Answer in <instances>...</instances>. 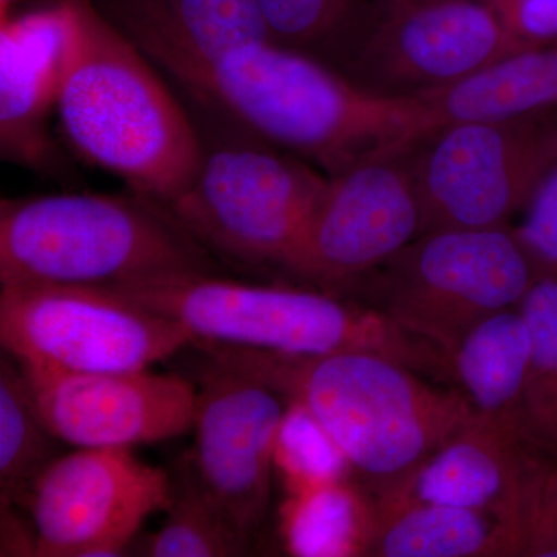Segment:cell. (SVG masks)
<instances>
[{
    "mask_svg": "<svg viewBox=\"0 0 557 557\" xmlns=\"http://www.w3.org/2000/svg\"><path fill=\"white\" fill-rule=\"evenodd\" d=\"M91 2L180 89H200L231 54L270 40L258 0Z\"/></svg>",
    "mask_w": 557,
    "mask_h": 557,
    "instance_id": "obj_16",
    "label": "cell"
},
{
    "mask_svg": "<svg viewBox=\"0 0 557 557\" xmlns=\"http://www.w3.org/2000/svg\"><path fill=\"white\" fill-rule=\"evenodd\" d=\"M171 498V475L131 449L78 448L54 457L20 505L35 530L36 557H109L126 555Z\"/></svg>",
    "mask_w": 557,
    "mask_h": 557,
    "instance_id": "obj_10",
    "label": "cell"
},
{
    "mask_svg": "<svg viewBox=\"0 0 557 557\" xmlns=\"http://www.w3.org/2000/svg\"><path fill=\"white\" fill-rule=\"evenodd\" d=\"M545 461L528 448L512 421L475 413L401 485L384 494L494 512L522 531L528 556V515Z\"/></svg>",
    "mask_w": 557,
    "mask_h": 557,
    "instance_id": "obj_15",
    "label": "cell"
},
{
    "mask_svg": "<svg viewBox=\"0 0 557 557\" xmlns=\"http://www.w3.org/2000/svg\"><path fill=\"white\" fill-rule=\"evenodd\" d=\"M270 42L339 73L372 24L375 0H258Z\"/></svg>",
    "mask_w": 557,
    "mask_h": 557,
    "instance_id": "obj_22",
    "label": "cell"
},
{
    "mask_svg": "<svg viewBox=\"0 0 557 557\" xmlns=\"http://www.w3.org/2000/svg\"><path fill=\"white\" fill-rule=\"evenodd\" d=\"M188 463L209 500L251 545L265 520L287 399L209 358L197 383Z\"/></svg>",
    "mask_w": 557,
    "mask_h": 557,
    "instance_id": "obj_13",
    "label": "cell"
},
{
    "mask_svg": "<svg viewBox=\"0 0 557 557\" xmlns=\"http://www.w3.org/2000/svg\"><path fill=\"white\" fill-rule=\"evenodd\" d=\"M368 556H527V539L494 512L381 494Z\"/></svg>",
    "mask_w": 557,
    "mask_h": 557,
    "instance_id": "obj_18",
    "label": "cell"
},
{
    "mask_svg": "<svg viewBox=\"0 0 557 557\" xmlns=\"http://www.w3.org/2000/svg\"><path fill=\"white\" fill-rule=\"evenodd\" d=\"M220 273L166 205L134 190L0 201V285L116 288Z\"/></svg>",
    "mask_w": 557,
    "mask_h": 557,
    "instance_id": "obj_4",
    "label": "cell"
},
{
    "mask_svg": "<svg viewBox=\"0 0 557 557\" xmlns=\"http://www.w3.org/2000/svg\"><path fill=\"white\" fill-rule=\"evenodd\" d=\"M556 153L557 110L442 124L412 149L421 234L504 228Z\"/></svg>",
    "mask_w": 557,
    "mask_h": 557,
    "instance_id": "obj_9",
    "label": "cell"
},
{
    "mask_svg": "<svg viewBox=\"0 0 557 557\" xmlns=\"http://www.w3.org/2000/svg\"><path fill=\"white\" fill-rule=\"evenodd\" d=\"M0 343L22 368L106 373L149 369L196 341L109 289L0 285Z\"/></svg>",
    "mask_w": 557,
    "mask_h": 557,
    "instance_id": "obj_8",
    "label": "cell"
},
{
    "mask_svg": "<svg viewBox=\"0 0 557 557\" xmlns=\"http://www.w3.org/2000/svg\"><path fill=\"white\" fill-rule=\"evenodd\" d=\"M536 528L542 542L557 555V465L549 463L542 478Z\"/></svg>",
    "mask_w": 557,
    "mask_h": 557,
    "instance_id": "obj_30",
    "label": "cell"
},
{
    "mask_svg": "<svg viewBox=\"0 0 557 557\" xmlns=\"http://www.w3.org/2000/svg\"><path fill=\"white\" fill-rule=\"evenodd\" d=\"M70 50L64 2L0 24V150L17 166L57 174L61 153L50 134Z\"/></svg>",
    "mask_w": 557,
    "mask_h": 557,
    "instance_id": "obj_17",
    "label": "cell"
},
{
    "mask_svg": "<svg viewBox=\"0 0 557 557\" xmlns=\"http://www.w3.org/2000/svg\"><path fill=\"white\" fill-rule=\"evenodd\" d=\"M24 370L51 434L75 448H126L193 431L199 391L174 373Z\"/></svg>",
    "mask_w": 557,
    "mask_h": 557,
    "instance_id": "obj_14",
    "label": "cell"
},
{
    "mask_svg": "<svg viewBox=\"0 0 557 557\" xmlns=\"http://www.w3.org/2000/svg\"><path fill=\"white\" fill-rule=\"evenodd\" d=\"M178 90L199 131L201 160L188 188L168 208L220 262L284 269L327 175L259 137L211 98Z\"/></svg>",
    "mask_w": 557,
    "mask_h": 557,
    "instance_id": "obj_5",
    "label": "cell"
},
{
    "mask_svg": "<svg viewBox=\"0 0 557 557\" xmlns=\"http://www.w3.org/2000/svg\"><path fill=\"white\" fill-rule=\"evenodd\" d=\"M197 347L309 410L373 496L401 485L475 416L460 391L432 386L416 369L375 351L285 357Z\"/></svg>",
    "mask_w": 557,
    "mask_h": 557,
    "instance_id": "obj_1",
    "label": "cell"
},
{
    "mask_svg": "<svg viewBox=\"0 0 557 557\" xmlns=\"http://www.w3.org/2000/svg\"><path fill=\"white\" fill-rule=\"evenodd\" d=\"M343 75L373 94L416 98L525 50L482 0H375Z\"/></svg>",
    "mask_w": 557,
    "mask_h": 557,
    "instance_id": "obj_11",
    "label": "cell"
},
{
    "mask_svg": "<svg viewBox=\"0 0 557 557\" xmlns=\"http://www.w3.org/2000/svg\"><path fill=\"white\" fill-rule=\"evenodd\" d=\"M530 350L525 318L512 307L469 329L446 354V368L475 413L516 424Z\"/></svg>",
    "mask_w": 557,
    "mask_h": 557,
    "instance_id": "obj_20",
    "label": "cell"
},
{
    "mask_svg": "<svg viewBox=\"0 0 557 557\" xmlns=\"http://www.w3.org/2000/svg\"><path fill=\"white\" fill-rule=\"evenodd\" d=\"M172 478L166 522L139 545L149 557L244 556L249 544L201 490L188 461Z\"/></svg>",
    "mask_w": 557,
    "mask_h": 557,
    "instance_id": "obj_25",
    "label": "cell"
},
{
    "mask_svg": "<svg viewBox=\"0 0 557 557\" xmlns=\"http://www.w3.org/2000/svg\"><path fill=\"white\" fill-rule=\"evenodd\" d=\"M434 129L467 120H509L557 110V40L494 62L456 86L421 95Z\"/></svg>",
    "mask_w": 557,
    "mask_h": 557,
    "instance_id": "obj_19",
    "label": "cell"
},
{
    "mask_svg": "<svg viewBox=\"0 0 557 557\" xmlns=\"http://www.w3.org/2000/svg\"><path fill=\"white\" fill-rule=\"evenodd\" d=\"M274 474L287 496L341 482L354 475L350 465L311 413L295 401L287 403L278 429Z\"/></svg>",
    "mask_w": 557,
    "mask_h": 557,
    "instance_id": "obj_26",
    "label": "cell"
},
{
    "mask_svg": "<svg viewBox=\"0 0 557 557\" xmlns=\"http://www.w3.org/2000/svg\"><path fill=\"white\" fill-rule=\"evenodd\" d=\"M519 309L530 330L531 350L516 424L528 448L556 461L557 276L536 278Z\"/></svg>",
    "mask_w": 557,
    "mask_h": 557,
    "instance_id": "obj_23",
    "label": "cell"
},
{
    "mask_svg": "<svg viewBox=\"0 0 557 557\" xmlns=\"http://www.w3.org/2000/svg\"><path fill=\"white\" fill-rule=\"evenodd\" d=\"M174 319L196 344L319 357L375 351L416 369L446 372L440 348L403 332L380 310L362 309L317 289L258 285L220 274H193L102 288Z\"/></svg>",
    "mask_w": 557,
    "mask_h": 557,
    "instance_id": "obj_6",
    "label": "cell"
},
{
    "mask_svg": "<svg viewBox=\"0 0 557 557\" xmlns=\"http://www.w3.org/2000/svg\"><path fill=\"white\" fill-rule=\"evenodd\" d=\"M17 505L0 508V556H35L36 534L30 519H24L17 512Z\"/></svg>",
    "mask_w": 557,
    "mask_h": 557,
    "instance_id": "obj_29",
    "label": "cell"
},
{
    "mask_svg": "<svg viewBox=\"0 0 557 557\" xmlns=\"http://www.w3.org/2000/svg\"><path fill=\"white\" fill-rule=\"evenodd\" d=\"M536 278L508 226L431 231L384 263L376 310L446 357L482 319L519 307Z\"/></svg>",
    "mask_w": 557,
    "mask_h": 557,
    "instance_id": "obj_7",
    "label": "cell"
},
{
    "mask_svg": "<svg viewBox=\"0 0 557 557\" xmlns=\"http://www.w3.org/2000/svg\"><path fill=\"white\" fill-rule=\"evenodd\" d=\"M516 237L536 276H557V153L522 209Z\"/></svg>",
    "mask_w": 557,
    "mask_h": 557,
    "instance_id": "obj_27",
    "label": "cell"
},
{
    "mask_svg": "<svg viewBox=\"0 0 557 557\" xmlns=\"http://www.w3.org/2000/svg\"><path fill=\"white\" fill-rule=\"evenodd\" d=\"M527 49L557 40V0H482Z\"/></svg>",
    "mask_w": 557,
    "mask_h": 557,
    "instance_id": "obj_28",
    "label": "cell"
},
{
    "mask_svg": "<svg viewBox=\"0 0 557 557\" xmlns=\"http://www.w3.org/2000/svg\"><path fill=\"white\" fill-rule=\"evenodd\" d=\"M60 442L40 416L16 359H0V508L20 505L28 487L53 460Z\"/></svg>",
    "mask_w": 557,
    "mask_h": 557,
    "instance_id": "obj_24",
    "label": "cell"
},
{
    "mask_svg": "<svg viewBox=\"0 0 557 557\" xmlns=\"http://www.w3.org/2000/svg\"><path fill=\"white\" fill-rule=\"evenodd\" d=\"M70 50L58 119L76 152L170 205L199 171L201 143L188 108L91 0H62Z\"/></svg>",
    "mask_w": 557,
    "mask_h": 557,
    "instance_id": "obj_2",
    "label": "cell"
},
{
    "mask_svg": "<svg viewBox=\"0 0 557 557\" xmlns=\"http://www.w3.org/2000/svg\"><path fill=\"white\" fill-rule=\"evenodd\" d=\"M373 522L375 498L347 479L287 496L278 534L292 556H368Z\"/></svg>",
    "mask_w": 557,
    "mask_h": 557,
    "instance_id": "obj_21",
    "label": "cell"
},
{
    "mask_svg": "<svg viewBox=\"0 0 557 557\" xmlns=\"http://www.w3.org/2000/svg\"><path fill=\"white\" fill-rule=\"evenodd\" d=\"M412 149L359 161L327 180L285 273L325 289L354 284L421 234Z\"/></svg>",
    "mask_w": 557,
    "mask_h": 557,
    "instance_id": "obj_12",
    "label": "cell"
},
{
    "mask_svg": "<svg viewBox=\"0 0 557 557\" xmlns=\"http://www.w3.org/2000/svg\"><path fill=\"white\" fill-rule=\"evenodd\" d=\"M190 91L211 98L259 137L327 177L413 148L434 131L420 98L373 94L324 62L270 40L231 54Z\"/></svg>",
    "mask_w": 557,
    "mask_h": 557,
    "instance_id": "obj_3",
    "label": "cell"
},
{
    "mask_svg": "<svg viewBox=\"0 0 557 557\" xmlns=\"http://www.w3.org/2000/svg\"><path fill=\"white\" fill-rule=\"evenodd\" d=\"M11 5L13 0H0V24L11 20Z\"/></svg>",
    "mask_w": 557,
    "mask_h": 557,
    "instance_id": "obj_31",
    "label": "cell"
}]
</instances>
